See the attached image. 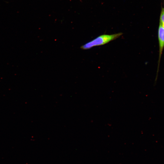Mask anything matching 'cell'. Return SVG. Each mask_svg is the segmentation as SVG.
Masks as SVG:
<instances>
[{
  "instance_id": "6da1fadb",
  "label": "cell",
  "mask_w": 164,
  "mask_h": 164,
  "mask_svg": "<svg viewBox=\"0 0 164 164\" xmlns=\"http://www.w3.org/2000/svg\"><path fill=\"white\" fill-rule=\"evenodd\" d=\"M122 34V32H120L112 34L101 35L83 45L81 48L88 50L94 46L103 45L118 38Z\"/></svg>"
},
{
  "instance_id": "7a4b0ae2",
  "label": "cell",
  "mask_w": 164,
  "mask_h": 164,
  "mask_svg": "<svg viewBox=\"0 0 164 164\" xmlns=\"http://www.w3.org/2000/svg\"><path fill=\"white\" fill-rule=\"evenodd\" d=\"M158 39L159 45V56L157 74L155 81L157 80L158 74L160 63L162 55L164 48V27L159 25L158 30Z\"/></svg>"
},
{
  "instance_id": "3957f363",
  "label": "cell",
  "mask_w": 164,
  "mask_h": 164,
  "mask_svg": "<svg viewBox=\"0 0 164 164\" xmlns=\"http://www.w3.org/2000/svg\"><path fill=\"white\" fill-rule=\"evenodd\" d=\"M159 25L164 27V8H162L160 17Z\"/></svg>"
}]
</instances>
